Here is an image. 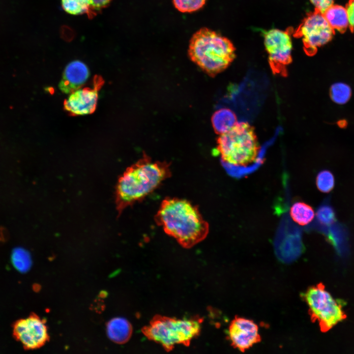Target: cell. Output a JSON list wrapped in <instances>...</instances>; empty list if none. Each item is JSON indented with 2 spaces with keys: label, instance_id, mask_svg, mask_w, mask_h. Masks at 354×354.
Masks as SVG:
<instances>
[{
  "label": "cell",
  "instance_id": "484cf974",
  "mask_svg": "<svg viewBox=\"0 0 354 354\" xmlns=\"http://www.w3.org/2000/svg\"><path fill=\"white\" fill-rule=\"evenodd\" d=\"M337 125L341 128H344L347 127L348 122L345 119H341L337 122Z\"/></svg>",
  "mask_w": 354,
  "mask_h": 354
},
{
  "label": "cell",
  "instance_id": "3957f363",
  "mask_svg": "<svg viewBox=\"0 0 354 354\" xmlns=\"http://www.w3.org/2000/svg\"><path fill=\"white\" fill-rule=\"evenodd\" d=\"M231 41L206 28L196 31L189 41L188 55L207 74L213 76L225 70L236 57Z\"/></svg>",
  "mask_w": 354,
  "mask_h": 354
},
{
  "label": "cell",
  "instance_id": "5bb4252c",
  "mask_svg": "<svg viewBox=\"0 0 354 354\" xmlns=\"http://www.w3.org/2000/svg\"><path fill=\"white\" fill-rule=\"evenodd\" d=\"M212 127L219 135L230 130L237 122L235 113L228 108H222L215 111L211 118Z\"/></svg>",
  "mask_w": 354,
  "mask_h": 354
},
{
  "label": "cell",
  "instance_id": "6da1fadb",
  "mask_svg": "<svg viewBox=\"0 0 354 354\" xmlns=\"http://www.w3.org/2000/svg\"><path fill=\"white\" fill-rule=\"evenodd\" d=\"M154 219L157 225L185 248L201 242L209 233V224L198 206L185 199L165 198Z\"/></svg>",
  "mask_w": 354,
  "mask_h": 354
},
{
  "label": "cell",
  "instance_id": "7402d4cb",
  "mask_svg": "<svg viewBox=\"0 0 354 354\" xmlns=\"http://www.w3.org/2000/svg\"><path fill=\"white\" fill-rule=\"evenodd\" d=\"M319 222L324 225L332 224L335 221V214L332 207L329 205L320 206L317 212Z\"/></svg>",
  "mask_w": 354,
  "mask_h": 354
},
{
  "label": "cell",
  "instance_id": "ac0fdd59",
  "mask_svg": "<svg viewBox=\"0 0 354 354\" xmlns=\"http://www.w3.org/2000/svg\"><path fill=\"white\" fill-rule=\"evenodd\" d=\"M331 100L338 104H344L348 102L352 95L351 87L347 84L342 82L333 84L329 91Z\"/></svg>",
  "mask_w": 354,
  "mask_h": 354
},
{
  "label": "cell",
  "instance_id": "5b68a950",
  "mask_svg": "<svg viewBox=\"0 0 354 354\" xmlns=\"http://www.w3.org/2000/svg\"><path fill=\"white\" fill-rule=\"evenodd\" d=\"M217 150L222 160L237 166L247 165L256 160L259 145L254 128L247 122L237 123L217 140Z\"/></svg>",
  "mask_w": 354,
  "mask_h": 354
},
{
  "label": "cell",
  "instance_id": "ffe728a7",
  "mask_svg": "<svg viewBox=\"0 0 354 354\" xmlns=\"http://www.w3.org/2000/svg\"><path fill=\"white\" fill-rule=\"evenodd\" d=\"M316 185L320 191L324 193L329 192L334 186L333 175L329 171H322L317 176Z\"/></svg>",
  "mask_w": 354,
  "mask_h": 354
},
{
  "label": "cell",
  "instance_id": "4fadbf2b",
  "mask_svg": "<svg viewBox=\"0 0 354 354\" xmlns=\"http://www.w3.org/2000/svg\"><path fill=\"white\" fill-rule=\"evenodd\" d=\"M107 331L109 337L114 342L123 344L130 339L132 328L129 322L122 318L112 319L107 324Z\"/></svg>",
  "mask_w": 354,
  "mask_h": 354
},
{
  "label": "cell",
  "instance_id": "e0dca14e",
  "mask_svg": "<svg viewBox=\"0 0 354 354\" xmlns=\"http://www.w3.org/2000/svg\"><path fill=\"white\" fill-rule=\"evenodd\" d=\"M328 239L338 253L344 255L347 252V236L346 229L339 224H334L329 229Z\"/></svg>",
  "mask_w": 354,
  "mask_h": 354
},
{
  "label": "cell",
  "instance_id": "603a6c76",
  "mask_svg": "<svg viewBox=\"0 0 354 354\" xmlns=\"http://www.w3.org/2000/svg\"><path fill=\"white\" fill-rule=\"evenodd\" d=\"M315 7V10L322 13L334 4L335 0H309Z\"/></svg>",
  "mask_w": 354,
  "mask_h": 354
},
{
  "label": "cell",
  "instance_id": "9c48e42d",
  "mask_svg": "<svg viewBox=\"0 0 354 354\" xmlns=\"http://www.w3.org/2000/svg\"><path fill=\"white\" fill-rule=\"evenodd\" d=\"M15 338L28 350L39 348L49 339L45 322L36 315L17 321L13 326Z\"/></svg>",
  "mask_w": 354,
  "mask_h": 354
},
{
  "label": "cell",
  "instance_id": "52a82bcc",
  "mask_svg": "<svg viewBox=\"0 0 354 354\" xmlns=\"http://www.w3.org/2000/svg\"><path fill=\"white\" fill-rule=\"evenodd\" d=\"M334 34L323 14L316 10L307 14L294 33L301 38L304 52L310 56L315 55L318 48L329 42Z\"/></svg>",
  "mask_w": 354,
  "mask_h": 354
},
{
  "label": "cell",
  "instance_id": "30bf717a",
  "mask_svg": "<svg viewBox=\"0 0 354 354\" xmlns=\"http://www.w3.org/2000/svg\"><path fill=\"white\" fill-rule=\"evenodd\" d=\"M103 84L102 79L96 76L91 87L81 88L70 93L64 101V109L73 116L85 115L93 113L97 103L98 91Z\"/></svg>",
  "mask_w": 354,
  "mask_h": 354
},
{
  "label": "cell",
  "instance_id": "277c9868",
  "mask_svg": "<svg viewBox=\"0 0 354 354\" xmlns=\"http://www.w3.org/2000/svg\"><path fill=\"white\" fill-rule=\"evenodd\" d=\"M202 322V319L197 317L177 319L156 315L142 332L149 340L161 344L169 352L176 344L188 346L200 334Z\"/></svg>",
  "mask_w": 354,
  "mask_h": 354
},
{
  "label": "cell",
  "instance_id": "d6986e66",
  "mask_svg": "<svg viewBox=\"0 0 354 354\" xmlns=\"http://www.w3.org/2000/svg\"><path fill=\"white\" fill-rule=\"evenodd\" d=\"M63 9L73 15L91 13L88 0H60Z\"/></svg>",
  "mask_w": 354,
  "mask_h": 354
},
{
  "label": "cell",
  "instance_id": "44dd1931",
  "mask_svg": "<svg viewBox=\"0 0 354 354\" xmlns=\"http://www.w3.org/2000/svg\"><path fill=\"white\" fill-rule=\"evenodd\" d=\"M173 1L175 7L179 11L190 13L203 7L206 0H173Z\"/></svg>",
  "mask_w": 354,
  "mask_h": 354
},
{
  "label": "cell",
  "instance_id": "7c38bea8",
  "mask_svg": "<svg viewBox=\"0 0 354 354\" xmlns=\"http://www.w3.org/2000/svg\"><path fill=\"white\" fill-rule=\"evenodd\" d=\"M89 76V71L83 62L74 60L67 64L59 88L63 93L69 94L81 88Z\"/></svg>",
  "mask_w": 354,
  "mask_h": 354
},
{
  "label": "cell",
  "instance_id": "8fae6325",
  "mask_svg": "<svg viewBox=\"0 0 354 354\" xmlns=\"http://www.w3.org/2000/svg\"><path fill=\"white\" fill-rule=\"evenodd\" d=\"M228 338L232 346L244 352L260 342L261 337L258 326L252 320L236 317L228 329Z\"/></svg>",
  "mask_w": 354,
  "mask_h": 354
},
{
  "label": "cell",
  "instance_id": "ba28073f",
  "mask_svg": "<svg viewBox=\"0 0 354 354\" xmlns=\"http://www.w3.org/2000/svg\"><path fill=\"white\" fill-rule=\"evenodd\" d=\"M291 31L272 29L263 32L269 65L275 74L286 75V67L292 61Z\"/></svg>",
  "mask_w": 354,
  "mask_h": 354
},
{
  "label": "cell",
  "instance_id": "9a60e30c",
  "mask_svg": "<svg viewBox=\"0 0 354 354\" xmlns=\"http://www.w3.org/2000/svg\"><path fill=\"white\" fill-rule=\"evenodd\" d=\"M323 15L333 30H336L341 33L346 31L349 23L345 7L333 4L324 12Z\"/></svg>",
  "mask_w": 354,
  "mask_h": 354
},
{
  "label": "cell",
  "instance_id": "d4e9b609",
  "mask_svg": "<svg viewBox=\"0 0 354 354\" xmlns=\"http://www.w3.org/2000/svg\"><path fill=\"white\" fill-rule=\"evenodd\" d=\"M91 12L98 11L106 7L112 0H88Z\"/></svg>",
  "mask_w": 354,
  "mask_h": 354
},
{
  "label": "cell",
  "instance_id": "7a4b0ae2",
  "mask_svg": "<svg viewBox=\"0 0 354 354\" xmlns=\"http://www.w3.org/2000/svg\"><path fill=\"white\" fill-rule=\"evenodd\" d=\"M170 164L144 155L129 167L119 178L116 189L117 209L120 213L141 201L171 177Z\"/></svg>",
  "mask_w": 354,
  "mask_h": 354
},
{
  "label": "cell",
  "instance_id": "8992f818",
  "mask_svg": "<svg viewBox=\"0 0 354 354\" xmlns=\"http://www.w3.org/2000/svg\"><path fill=\"white\" fill-rule=\"evenodd\" d=\"M311 320L323 331L329 330L346 317L341 302L335 299L322 284L309 288L302 295Z\"/></svg>",
  "mask_w": 354,
  "mask_h": 354
},
{
  "label": "cell",
  "instance_id": "cb8c5ba5",
  "mask_svg": "<svg viewBox=\"0 0 354 354\" xmlns=\"http://www.w3.org/2000/svg\"><path fill=\"white\" fill-rule=\"evenodd\" d=\"M349 27L352 32L354 33V0H349L346 5Z\"/></svg>",
  "mask_w": 354,
  "mask_h": 354
},
{
  "label": "cell",
  "instance_id": "2e32d148",
  "mask_svg": "<svg viewBox=\"0 0 354 354\" xmlns=\"http://www.w3.org/2000/svg\"><path fill=\"white\" fill-rule=\"evenodd\" d=\"M290 214L296 223L302 226L308 224L315 216L313 208L309 205L301 202H296L292 206Z\"/></svg>",
  "mask_w": 354,
  "mask_h": 354
}]
</instances>
